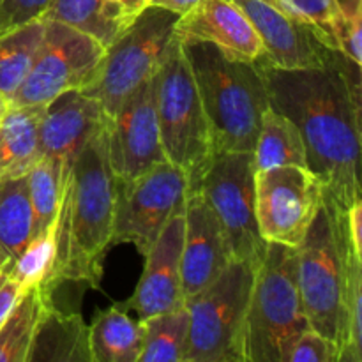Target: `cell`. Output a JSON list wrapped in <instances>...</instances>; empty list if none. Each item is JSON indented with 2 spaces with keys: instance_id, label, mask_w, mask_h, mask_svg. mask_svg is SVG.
<instances>
[{
  "instance_id": "1",
  "label": "cell",
  "mask_w": 362,
  "mask_h": 362,
  "mask_svg": "<svg viewBox=\"0 0 362 362\" xmlns=\"http://www.w3.org/2000/svg\"><path fill=\"white\" fill-rule=\"evenodd\" d=\"M260 67L269 105L288 117L306 145L308 168L322 184V198L346 212L362 200L361 66L339 52L317 69Z\"/></svg>"
},
{
  "instance_id": "2",
  "label": "cell",
  "mask_w": 362,
  "mask_h": 362,
  "mask_svg": "<svg viewBox=\"0 0 362 362\" xmlns=\"http://www.w3.org/2000/svg\"><path fill=\"white\" fill-rule=\"evenodd\" d=\"M115 175L106 148V124L81 147L64 179L57 214V253L46 288L87 283L98 288L103 260L112 247Z\"/></svg>"
},
{
  "instance_id": "3",
  "label": "cell",
  "mask_w": 362,
  "mask_h": 362,
  "mask_svg": "<svg viewBox=\"0 0 362 362\" xmlns=\"http://www.w3.org/2000/svg\"><path fill=\"white\" fill-rule=\"evenodd\" d=\"M211 126L214 152H253L269 92L260 67L223 55L209 42L182 45Z\"/></svg>"
},
{
  "instance_id": "4",
  "label": "cell",
  "mask_w": 362,
  "mask_h": 362,
  "mask_svg": "<svg viewBox=\"0 0 362 362\" xmlns=\"http://www.w3.org/2000/svg\"><path fill=\"white\" fill-rule=\"evenodd\" d=\"M310 329L297 285V247L269 243L255 271L246 318V362H286Z\"/></svg>"
},
{
  "instance_id": "5",
  "label": "cell",
  "mask_w": 362,
  "mask_h": 362,
  "mask_svg": "<svg viewBox=\"0 0 362 362\" xmlns=\"http://www.w3.org/2000/svg\"><path fill=\"white\" fill-rule=\"evenodd\" d=\"M154 81L156 112L166 161L182 170L193 187L200 182L216 152L193 69L175 35H172Z\"/></svg>"
},
{
  "instance_id": "6",
  "label": "cell",
  "mask_w": 362,
  "mask_h": 362,
  "mask_svg": "<svg viewBox=\"0 0 362 362\" xmlns=\"http://www.w3.org/2000/svg\"><path fill=\"white\" fill-rule=\"evenodd\" d=\"M255 269L233 260L214 281L184 300L189 331L184 362H246V318Z\"/></svg>"
},
{
  "instance_id": "7",
  "label": "cell",
  "mask_w": 362,
  "mask_h": 362,
  "mask_svg": "<svg viewBox=\"0 0 362 362\" xmlns=\"http://www.w3.org/2000/svg\"><path fill=\"white\" fill-rule=\"evenodd\" d=\"M177 14L148 6L106 48L94 80L81 92L113 115L120 105L147 80L156 76L173 35Z\"/></svg>"
},
{
  "instance_id": "8",
  "label": "cell",
  "mask_w": 362,
  "mask_h": 362,
  "mask_svg": "<svg viewBox=\"0 0 362 362\" xmlns=\"http://www.w3.org/2000/svg\"><path fill=\"white\" fill-rule=\"evenodd\" d=\"M198 189L218 216L233 260L253 267L262 264L267 240L260 235L255 212L253 152H219L209 163Z\"/></svg>"
},
{
  "instance_id": "9",
  "label": "cell",
  "mask_w": 362,
  "mask_h": 362,
  "mask_svg": "<svg viewBox=\"0 0 362 362\" xmlns=\"http://www.w3.org/2000/svg\"><path fill=\"white\" fill-rule=\"evenodd\" d=\"M45 32L30 71L11 105L45 106L67 90H81L98 74L106 48L95 39L57 21H42Z\"/></svg>"
},
{
  "instance_id": "10",
  "label": "cell",
  "mask_w": 362,
  "mask_h": 362,
  "mask_svg": "<svg viewBox=\"0 0 362 362\" xmlns=\"http://www.w3.org/2000/svg\"><path fill=\"white\" fill-rule=\"evenodd\" d=\"M186 173L163 161L131 180L115 179L112 246L133 244L147 255L166 223L186 204Z\"/></svg>"
},
{
  "instance_id": "11",
  "label": "cell",
  "mask_w": 362,
  "mask_h": 362,
  "mask_svg": "<svg viewBox=\"0 0 362 362\" xmlns=\"http://www.w3.org/2000/svg\"><path fill=\"white\" fill-rule=\"evenodd\" d=\"M322 207V184L304 166L255 172V212L267 243L297 247Z\"/></svg>"
},
{
  "instance_id": "12",
  "label": "cell",
  "mask_w": 362,
  "mask_h": 362,
  "mask_svg": "<svg viewBox=\"0 0 362 362\" xmlns=\"http://www.w3.org/2000/svg\"><path fill=\"white\" fill-rule=\"evenodd\" d=\"M297 285L310 327L338 345L341 262L324 205L315 216L304 240L297 246Z\"/></svg>"
},
{
  "instance_id": "13",
  "label": "cell",
  "mask_w": 362,
  "mask_h": 362,
  "mask_svg": "<svg viewBox=\"0 0 362 362\" xmlns=\"http://www.w3.org/2000/svg\"><path fill=\"white\" fill-rule=\"evenodd\" d=\"M154 80L156 76L141 83L106 120L108 161L117 180H131L166 161Z\"/></svg>"
},
{
  "instance_id": "14",
  "label": "cell",
  "mask_w": 362,
  "mask_h": 362,
  "mask_svg": "<svg viewBox=\"0 0 362 362\" xmlns=\"http://www.w3.org/2000/svg\"><path fill=\"white\" fill-rule=\"evenodd\" d=\"M240 7L260 37L264 62L276 69H317L327 66L331 49L322 42L317 32L299 23L267 0H233Z\"/></svg>"
},
{
  "instance_id": "15",
  "label": "cell",
  "mask_w": 362,
  "mask_h": 362,
  "mask_svg": "<svg viewBox=\"0 0 362 362\" xmlns=\"http://www.w3.org/2000/svg\"><path fill=\"white\" fill-rule=\"evenodd\" d=\"M233 262L228 239L204 193L187 187L180 279L184 300L211 285Z\"/></svg>"
},
{
  "instance_id": "16",
  "label": "cell",
  "mask_w": 362,
  "mask_h": 362,
  "mask_svg": "<svg viewBox=\"0 0 362 362\" xmlns=\"http://www.w3.org/2000/svg\"><path fill=\"white\" fill-rule=\"evenodd\" d=\"M186 205V204H184ZM184 240V207L172 216L154 246L145 255V267L133 296L122 304L138 320L182 306L180 257Z\"/></svg>"
},
{
  "instance_id": "17",
  "label": "cell",
  "mask_w": 362,
  "mask_h": 362,
  "mask_svg": "<svg viewBox=\"0 0 362 362\" xmlns=\"http://www.w3.org/2000/svg\"><path fill=\"white\" fill-rule=\"evenodd\" d=\"M173 35L180 45L209 42L240 62H258L264 57L257 30L233 0H202L177 18Z\"/></svg>"
},
{
  "instance_id": "18",
  "label": "cell",
  "mask_w": 362,
  "mask_h": 362,
  "mask_svg": "<svg viewBox=\"0 0 362 362\" xmlns=\"http://www.w3.org/2000/svg\"><path fill=\"white\" fill-rule=\"evenodd\" d=\"M108 120L99 101L81 90H67L45 105L39 119L37 136L41 156L66 163L78 156L85 144Z\"/></svg>"
},
{
  "instance_id": "19",
  "label": "cell",
  "mask_w": 362,
  "mask_h": 362,
  "mask_svg": "<svg viewBox=\"0 0 362 362\" xmlns=\"http://www.w3.org/2000/svg\"><path fill=\"white\" fill-rule=\"evenodd\" d=\"M42 110L9 105L0 119V182L27 175L41 158L37 127Z\"/></svg>"
},
{
  "instance_id": "20",
  "label": "cell",
  "mask_w": 362,
  "mask_h": 362,
  "mask_svg": "<svg viewBox=\"0 0 362 362\" xmlns=\"http://www.w3.org/2000/svg\"><path fill=\"white\" fill-rule=\"evenodd\" d=\"M39 20L67 25L105 48L131 23L115 0H49Z\"/></svg>"
},
{
  "instance_id": "21",
  "label": "cell",
  "mask_w": 362,
  "mask_h": 362,
  "mask_svg": "<svg viewBox=\"0 0 362 362\" xmlns=\"http://www.w3.org/2000/svg\"><path fill=\"white\" fill-rule=\"evenodd\" d=\"M52 306V290L41 283L21 292L0 325V362H28L39 327Z\"/></svg>"
},
{
  "instance_id": "22",
  "label": "cell",
  "mask_w": 362,
  "mask_h": 362,
  "mask_svg": "<svg viewBox=\"0 0 362 362\" xmlns=\"http://www.w3.org/2000/svg\"><path fill=\"white\" fill-rule=\"evenodd\" d=\"M141 349V322L131 318L122 304L99 311L88 325L92 362H138Z\"/></svg>"
},
{
  "instance_id": "23",
  "label": "cell",
  "mask_w": 362,
  "mask_h": 362,
  "mask_svg": "<svg viewBox=\"0 0 362 362\" xmlns=\"http://www.w3.org/2000/svg\"><path fill=\"white\" fill-rule=\"evenodd\" d=\"M34 237L27 175L0 182V271H9Z\"/></svg>"
},
{
  "instance_id": "24",
  "label": "cell",
  "mask_w": 362,
  "mask_h": 362,
  "mask_svg": "<svg viewBox=\"0 0 362 362\" xmlns=\"http://www.w3.org/2000/svg\"><path fill=\"white\" fill-rule=\"evenodd\" d=\"M255 172L276 168V166H304L308 168L306 145L296 124L269 108L262 115L260 129L253 148Z\"/></svg>"
},
{
  "instance_id": "25",
  "label": "cell",
  "mask_w": 362,
  "mask_h": 362,
  "mask_svg": "<svg viewBox=\"0 0 362 362\" xmlns=\"http://www.w3.org/2000/svg\"><path fill=\"white\" fill-rule=\"evenodd\" d=\"M32 361H90L88 327L80 315L62 313L52 306L32 346Z\"/></svg>"
},
{
  "instance_id": "26",
  "label": "cell",
  "mask_w": 362,
  "mask_h": 362,
  "mask_svg": "<svg viewBox=\"0 0 362 362\" xmlns=\"http://www.w3.org/2000/svg\"><path fill=\"white\" fill-rule=\"evenodd\" d=\"M140 322L144 349L138 362H184L189 331L186 304Z\"/></svg>"
},
{
  "instance_id": "27",
  "label": "cell",
  "mask_w": 362,
  "mask_h": 362,
  "mask_svg": "<svg viewBox=\"0 0 362 362\" xmlns=\"http://www.w3.org/2000/svg\"><path fill=\"white\" fill-rule=\"evenodd\" d=\"M66 173V163L49 156H41L37 163L28 170L27 184L32 216H34V237L42 235L57 225Z\"/></svg>"
},
{
  "instance_id": "28",
  "label": "cell",
  "mask_w": 362,
  "mask_h": 362,
  "mask_svg": "<svg viewBox=\"0 0 362 362\" xmlns=\"http://www.w3.org/2000/svg\"><path fill=\"white\" fill-rule=\"evenodd\" d=\"M45 32V23L35 20L20 30L0 37V98L11 103L14 92L30 71L35 52Z\"/></svg>"
},
{
  "instance_id": "29",
  "label": "cell",
  "mask_w": 362,
  "mask_h": 362,
  "mask_svg": "<svg viewBox=\"0 0 362 362\" xmlns=\"http://www.w3.org/2000/svg\"><path fill=\"white\" fill-rule=\"evenodd\" d=\"M55 226L45 232L42 235L34 237L25 247L23 253L16 258L7 274L16 279L21 288H28L32 285H46L49 274H52L53 264H55L57 239Z\"/></svg>"
},
{
  "instance_id": "30",
  "label": "cell",
  "mask_w": 362,
  "mask_h": 362,
  "mask_svg": "<svg viewBox=\"0 0 362 362\" xmlns=\"http://www.w3.org/2000/svg\"><path fill=\"white\" fill-rule=\"evenodd\" d=\"M267 2L299 23L313 28L327 48L336 49L332 20L338 9V0H267Z\"/></svg>"
},
{
  "instance_id": "31",
  "label": "cell",
  "mask_w": 362,
  "mask_h": 362,
  "mask_svg": "<svg viewBox=\"0 0 362 362\" xmlns=\"http://www.w3.org/2000/svg\"><path fill=\"white\" fill-rule=\"evenodd\" d=\"M361 25L362 0H338V9L332 20L336 49L357 66H362Z\"/></svg>"
},
{
  "instance_id": "32",
  "label": "cell",
  "mask_w": 362,
  "mask_h": 362,
  "mask_svg": "<svg viewBox=\"0 0 362 362\" xmlns=\"http://www.w3.org/2000/svg\"><path fill=\"white\" fill-rule=\"evenodd\" d=\"M286 362H339V349L332 339L310 327L296 339Z\"/></svg>"
},
{
  "instance_id": "33",
  "label": "cell",
  "mask_w": 362,
  "mask_h": 362,
  "mask_svg": "<svg viewBox=\"0 0 362 362\" xmlns=\"http://www.w3.org/2000/svg\"><path fill=\"white\" fill-rule=\"evenodd\" d=\"M49 0H0V37L39 20Z\"/></svg>"
},
{
  "instance_id": "34",
  "label": "cell",
  "mask_w": 362,
  "mask_h": 362,
  "mask_svg": "<svg viewBox=\"0 0 362 362\" xmlns=\"http://www.w3.org/2000/svg\"><path fill=\"white\" fill-rule=\"evenodd\" d=\"M21 292H23V288L18 285L16 279L11 278L6 271H0V325L9 317L11 310L20 299Z\"/></svg>"
},
{
  "instance_id": "35",
  "label": "cell",
  "mask_w": 362,
  "mask_h": 362,
  "mask_svg": "<svg viewBox=\"0 0 362 362\" xmlns=\"http://www.w3.org/2000/svg\"><path fill=\"white\" fill-rule=\"evenodd\" d=\"M202 0H152L151 6L161 7V9L170 11V13L177 14V16H182V14H186L187 11H191Z\"/></svg>"
},
{
  "instance_id": "36",
  "label": "cell",
  "mask_w": 362,
  "mask_h": 362,
  "mask_svg": "<svg viewBox=\"0 0 362 362\" xmlns=\"http://www.w3.org/2000/svg\"><path fill=\"white\" fill-rule=\"evenodd\" d=\"M115 2L119 4L120 9L124 11V14L133 21L138 14L144 13V11L151 6L152 0H115Z\"/></svg>"
},
{
  "instance_id": "37",
  "label": "cell",
  "mask_w": 362,
  "mask_h": 362,
  "mask_svg": "<svg viewBox=\"0 0 362 362\" xmlns=\"http://www.w3.org/2000/svg\"><path fill=\"white\" fill-rule=\"evenodd\" d=\"M9 105H11V103L7 101L6 98H0V119H2L4 113L7 112V108H9Z\"/></svg>"
}]
</instances>
